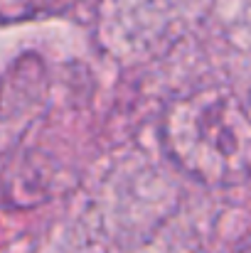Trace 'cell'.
I'll return each instance as SVG.
<instances>
[{
    "label": "cell",
    "instance_id": "6da1fadb",
    "mask_svg": "<svg viewBox=\"0 0 251 253\" xmlns=\"http://www.w3.org/2000/svg\"><path fill=\"white\" fill-rule=\"evenodd\" d=\"M160 143L167 158L204 187L224 189L251 179V113L224 86L172 98L163 111Z\"/></svg>",
    "mask_w": 251,
    "mask_h": 253
},
{
    "label": "cell",
    "instance_id": "7a4b0ae2",
    "mask_svg": "<svg viewBox=\"0 0 251 253\" xmlns=\"http://www.w3.org/2000/svg\"><path fill=\"white\" fill-rule=\"evenodd\" d=\"M84 0H0V25L62 15Z\"/></svg>",
    "mask_w": 251,
    "mask_h": 253
}]
</instances>
